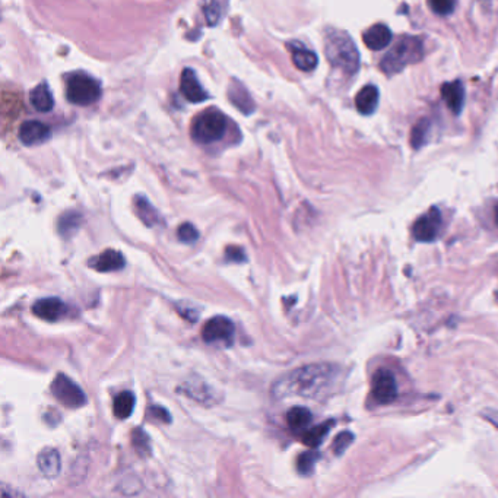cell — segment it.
<instances>
[{"label": "cell", "instance_id": "obj_32", "mask_svg": "<svg viewBox=\"0 0 498 498\" xmlns=\"http://www.w3.org/2000/svg\"><path fill=\"white\" fill-rule=\"evenodd\" d=\"M203 10H205V15H207V19H208L209 25H215L216 22H218L221 10H220V6H218V3L215 2V0H211V2H208L205 5V8H203Z\"/></svg>", "mask_w": 498, "mask_h": 498}, {"label": "cell", "instance_id": "obj_33", "mask_svg": "<svg viewBox=\"0 0 498 498\" xmlns=\"http://www.w3.org/2000/svg\"><path fill=\"white\" fill-rule=\"evenodd\" d=\"M225 256L227 259L233 260V262H245L246 259V254H245V250H242L241 247H237V246H229L227 247L225 250Z\"/></svg>", "mask_w": 498, "mask_h": 498}, {"label": "cell", "instance_id": "obj_6", "mask_svg": "<svg viewBox=\"0 0 498 498\" xmlns=\"http://www.w3.org/2000/svg\"><path fill=\"white\" fill-rule=\"evenodd\" d=\"M52 393L55 398L70 410H78L86 403L84 390L65 374H57L52 383Z\"/></svg>", "mask_w": 498, "mask_h": 498}, {"label": "cell", "instance_id": "obj_4", "mask_svg": "<svg viewBox=\"0 0 498 498\" xmlns=\"http://www.w3.org/2000/svg\"><path fill=\"white\" fill-rule=\"evenodd\" d=\"M227 131V117L220 110L209 108L200 113L191 124V137L195 142L208 145L218 142Z\"/></svg>", "mask_w": 498, "mask_h": 498}, {"label": "cell", "instance_id": "obj_25", "mask_svg": "<svg viewBox=\"0 0 498 498\" xmlns=\"http://www.w3.org/2000/svg\"><path fill=\"white\" fill-rule=\"evenodd\" d=\"M332 425H334V421H326V423H323L320 425H316L314 428H310L305 431L303 436L304 444H307L309 447H317L318 444H322V441L329 434Z\"/></svg>", "mask_w": 498, "mask_h": 498}, {"label": "cell", "instance_id": "obj_11", "mask_svg": "<svg viewBox=\"0 0 498 498\" xmlns=\"http://www.w3.org/2000/svg\"><path fill=\"white\" fill-rule=\"evenodd\" d=\"M180 91L190 103H203V101L209 98V94L207 93V89L200 85L193 69L183 70L180 78Z\"/></svg>", "mask_w": 498, "mask_h": 498}, {"label": "cell", "instance_id": "obj_24", "mask_svg": "<svg viewBox=\"0 0 498 498\" xmlns=\"http://www.w3.org/2000/svg\"><path fill=\"white\" fill-rule=\"evenodd\" d=\"M82 224V215L76 211H69L63 213L59 218V233L63 237H72L76 231H78Z\"/></svg>", "mask_w": 498, "mask_h": 498}, {"label": "cell", "instance_id": "obj_19", "mask_svg": "<svg viewBox=\"0 0 498 498\" xmlns=\"http://www.w3.org/2000/svg\"><path fill=\"white\" fill-rule=\"evenodd\" d=\"M37 466L46 478H56L60 474V454L56 449H44L37 457Z\"/></svg>", "mask_w": 498, "mask_h": 498}, {"label": "cell", "instance_id": "obj_31", "mask_svg": "<svg viewBox=\"0 0 498 498\" xmlns=\"http://www.w3.org/2000/svg\"><path fill=\"white\" fill-rule=\"evenodd\" d=\"M133 444L137 449L139 453H148L149 452V437L142 430H135L133 431Z\"/></svg>", "mask_w": 498, "mask_h": 498}, {"label": "cell", "instance_id": "obj_1", "mask_svg": "<svg viewBox=\"0 0 498 498\" xmlns=\"http://www.w3.org/2000/svg\"><path fill=\"white\" fill-rule=\"evenodd\" d=\"M339 374L341 368L334 364H309L279 379L275 383L272 393L278 399H284L287 396L322 399L334 392Z\"/></svg>", "mask_w": 498, "mask_h": 498}, {"label": "cell", "instance_id": "obj_18", "mask_svg": "<svg viewBox=\"0 0 498 498\" xmlns=\"http://www.w3.org/2000/svg\"><path fill=\"white\" fill-rule=\"evenodd\" d=\"M289 50H291L292 61L297 69H300L303 72H312L317 68L318 59H317V55L314 52H312V50L305 48L300 43H291Z\"/></svg>", "mask_w": 498, "mask_h": 498}, {"label": "cell", "instance_id": "obj_23", "mask_svg": "<svg viewBox=\"0 0 498 498\" xmlns=\"http://www.w3.org/2000/svg\"><path fill=\"white\" fill-rule=\"evenodd\" d=\"M135 403H136V399L132 392L126 390V392L119 393L116 396V399H114V406H113L114 415L120 419L129 418L135 410Z\"/></svg>", "mask_w": 498, "mask_h": 498}, {"label": "cell", "instance_id": "obj_14", "mask_svg": "<svg viewBox=\"0 0 498 498\" xmlns=\"http://www.w3.org/2000/svg\"><path fill=\"white\" fill-rule=\"evenodd\" d=\"M392 38H393V34L387 25L376 23L372 28H368L364 32L363 41L370 50H373V52H379V50L386 48L392 43Z\"/></svg>", "mask_w": 498, "mask_h": 498}, {"label": "cell", "instance_id": "obj_20", "mask_svg": "<svg viewBox=\"0 0 498 498\" xmlns=\"http://www.w3.org/2000/svg\"><path fill=\"white\" fill-rule=\"evenodd\" d=\"M30 101H31L32 107L40 113H47L55 106L53 94H52V91H50V88L46 82L40 84L32 89L31 95H30Z\"/></svg>", "mask_w": 498, "mask_h": 498}, {"label": "cell", "instance_id": "obj_2", "mask_svg": "<svg viewBox=\"0 0 498 498\" xmlns=\"http://www.w3.org/2000/svg\"><path fill=\"white\" fill-rule=\"evenodd\" d=\"M325 55L334 68L347 75H355L360 69V52L348 32L327 30L325 37Z\"/></svg>", "mask_w": 498, "mask_h": 498}, {"label": "cell", "instance_id": "obj_13", "mask_svg": "<svg viewBox=\"0 0 498 498\" xmlns=\"http://www.w3.org/2000/svg\"><path fill=\"white\" fill-rule=\"evenodd\" d=\"M441 97L444 99L446 106L449 110L459 116L463 111L465 106V86L462 81H453V82H446L441 86Z\"/></svg>", "mask_w": 498, "mask_h": 498}, {"label": "cell", "instance_id": "obj_29", "mask_svg": "<svg viewBox=\"0 0 498 498\" xmlns=\"http://www.w3.org/2000/svg\"><path fill=\"white\" fill-rule=\"evenodd\" d=\"M316 461H317V454L314 452H307V453L300 454L298 461H297V468H298L300 474H303V475L312 474Z\"/></svg>", "mask_w": 498, "mask_h": 498}, {"label": "cell", "instance_id": "obj_5", "mask_svg": "<svg viewBox=\"0 0 498 498\" xmlns=\"http://www.w3.org/2000/svg\"><path fill=\"white\" fill-rule=\"evenodd\" d=\"M103 89L97 79L85 72H75L66 79V97L75 106H91L101 98Z\"/></svg>", "mask_w": 498, "mask_h": 498}, {"label": "cell", "instance_id": "obj_7", "mask_svg": "<svg viewBox=\"0 0 498 498\" xmlns=\"http://www.w3.org/2000/svg\"><path fill=\"white\" fill-rule=\"evenodd\" d=\"M236 334L234 323L225 316H215L202 329V338L207 343L231 345Z\"/></svg>", "mask_w": 498, "mask_h": 498}, {"label": "cell", "instance_id": "obj_12", "mask_svg": "<svg viewBox=\"0 0 498 498\" xmlns=\"http://www.w3.org/2000/svg\"><path fill=\"white\" fill-rule=\"evenodd\" d=\"M18 136L21 142L27 146L41 145L50 139V127L41 122L28 120L21 126Z\"/></svg>", "mask_w": 498, "mask_h": 498}, {"label": "cell", "instance_id": "obj_15", "mask_svg": "<svg viewBox=\"0 0 498 498\" xmlns=\"http://www.w3.org/2000/svg\"><path fill=\"white\" fill-rule=\"evenodd\" d=\"M126 265V260L123 258V254L117 250H104L101 254H98L97 258H94L91 262H89V266L95 269L97 272H114V271H120L123 269Z\"/></svg>", "mask_w": 498, "mask_h": 498}, {"label": "cell", "instance_id": "obj_9", "mask_svg": "<svg viewBox=\"0 0 498 498\" xmlns=\"http://www.w3.org/2000/svg\"><path fill=\"white\" fill-rule=\"evenodd\" d=\"M372 394L376 402L381 405L392 403L398 398V385L393 373L386 368L377 370L372 380Z\"/></svg>", "mask_w": 498, "mask_h": 498}, {"label": "cell", "instance_id": "obj_16", "mask_svg": "<svg viewBox=\"0 0 498 498\" xmlns=\"http://www.w3.org/2000/svg\"><path fill=\"white\" fill-rule=\"evenodd\" d=\"M380 99L379 88L376 85H365L355 95V107L363 116H370L377 110Z\"/></svg>", "mask_w": 498, "mask_h": 498}, {"label": "cell", "instance_id": "obj_3", "mask_svg": "<svg viewBox=\"0 0 498 498\" xmlns=\"http://www.w3.org/2000/svg\"><path fill=\"white\" fill-rule=\"evenodd\" d=\"M424 57V43L416 35H403L383 56L380 68L387 76L401 73L405 68L421 61Z\"/></svg>", "mask_w": 498, "mask_h": 498}, {"label": "cell", "instance_id": "obj_28", "mask_svg": "<svg viewBox=\"0 0 498 498\" xmlns=\"http://www.w3.org/2000/svg\"><path fill=\"white\" fill-rule=\"evenodd\" d=\"M177 237L182 242H195L199 238V231L196 227L190 222H184L177 229Z\"/></svg>", "mask_w": 498, "mask_h": 498}, {"label": "cell", "instance_id": "obj_10", "mask_svg": "<svg viewBox=\"0 0 498 498\" xmlns=\"http://www.w3.org/2000/svg\"><path fill=\"white\" fill-rule=\"evenodd\" d=\"M32 313L46 322H59L63 317H66L69 313V307L66 303H63L60 298L50 297L41 298L35 301L32 305Z\"/></svg>", "mask_w": 498, "mask_h": 498}, {"label": "cell", "instance_id": "obj_30", "mask_svg": "<svg viewBox=\"0 0 498 498\" xmlns=\"http://www.w3.org/2000/svg\"><path fill=\"white\" fill-rule=\"evenodd\" d=\"M352 441H354V436H352V434L348 432V431H343V432H341L339 436L335 439L334 446H332V449H334L335 454L339 456V454H342L345 450L348 449V447L352 444Z\"/></svg>", "mask_w": 498, "mask_h": 498}, {"label": "cell", "instance_id": "obj_8", "mask_svg": "<svg viewBox=\"0 0 498 498\" xmlns=\"http://www.w3.org/2000/svg\"><path fill=\"white\" fill-rule=\"evenodd\" d=\"M441 224H443V218L440 209L432 207L428 212L421 215L416 220L412 228V234L421 242L434 241L440 234Z\"/></svg>", "mask_w": 498, "mask_h": 498}, {"label": "cell", "instance_id": "obj_35", "mask_svg": "<svg viewBox=\"0 0 498 498\" xmlns=\"http://www.w3.org/2000/svg\"><path fill=\"white\" fill-rule=\"evenodd\" d=\"M494 218H495V224L498 225V203H497L495 209H494Z\"/></svg>", "mask_w": 498, "mask_h": 498}, {"label": "cell", "instance_id": "obj_27", "mask_svg": "<svg viewBox=\"0 0 498 498\" xmlns=\"http://www.w3.org/2000/svg\"><path fill=\"white\" fill-rule=\"evenodd\" d=\"M428 6L436 15L447 17L456 9V0H428Z\"/></svg>", "mask_w": 498, "mask_h": 498}, {"label": "cell", "instance_id": "obj_21", "mask_svg": "<svg viewBox=\"0 0 498 498\" xmlns=\"http://www.w3.org/2000/svg\"><path fill=\"white\" fill-rule=\"evenodd\" d=\"M135 207L139 218L148 227H155L162 222L160 212L151 205V202L145 196H136Z\"/></svg>", "mask_w": 498, "mask_h": 498}, {"label": "cell", "instance_id": "obj_34", "mask_svg": "<svg viewBox=\"0 0 498 498\" xmlns=\"http://www.w3.org/2000/svg\"><path fill=\"white\" fill-rule=\"evenodd\" d=\"M149 412H151L152 418L161 421V423H170V421H171L169 411L164 410V408H161V406H152L149 410Z\"/></svg>", "mask_w": 498, "mask_h": 498}, {"label": "cell", "instance_id": "obj_26", "mask_svg": "<svg viewBox=\"0 0 498 498\" xmlns=\"http://www.w3.org/2000/svg\"><path fill=\"white\" fill-rule=\"evenodd\" d=\"M430 133H431V122L428 119L419 120L412 127V132H411V145H412V148L414 149L423 148L427 144Z\"/></svg>", "mask_w": 498, "mask_h": 498}, {"label": "cell", "instance_id": "obj_22", "mask_svg": "<svg viewBox=\"0 0 498 498\" xmlns=\"http://www.w3.org/2000/svg\"><path fill=\"white\" fill-rule=\"evenodd\" d=\"M312 419H313L312 412L307 410V408L303 406L292 408V410H289L287 414V423L289 428L296 432L307 431L309 425L312 424Z\"/></svg>", "mask_w": 498, "mask_h": 498}, {"label": "cell", "instance_id": "obj_17", "mask_svg": "<svg viewBox=\"0 0 498 498\" xmlns=\"http://www.w3.org/2000/svg\"><path fill=\"white\" fill-rule=\"evenodd\" d=\"M228 98L242 114H247V116L256 110V104H254V101L250 97L249 91L238 81H233L229 84Z\"/></svg>", "mask_w": 498, "mask_h": 498}]
</instances>
